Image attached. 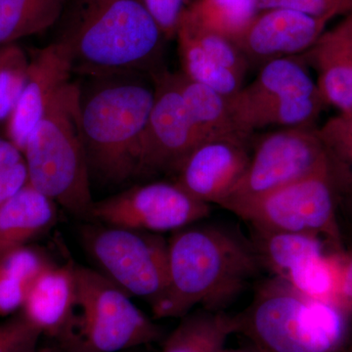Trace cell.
Listing matches in <instances>:
<instances>
[{"mask_svg":"<svg viewBox=\"0 0 352 352\" xmlns=\"http://www.w3.org/2000/svg\"><path fill=\"white\" fill-rule=\"evenodd\" d=\"M57 44L74 73L105 76L161 73L163 32L140 0H69Z\"/></svg>","mask_w":352,"mask_h":352,"instance_id":"1","label":"cell"},{"mask_svg":"<svg viewBox=\"0 0 352 352\" xmlns=\"http://www.w3.org/2000/svg\"><path fill=\"white\" fill-rule=\"evenodd\" d=\"M168 285L155 319L182 318L197 305L222 311L261 267L254 244L226 227L189 226L168 241Z\"/></svg>","mask_w":352,"mask_h":352,"instance_id":"2","label":"cell"},{"mask_svg":"<svg viewBox=\"0 0 352 352\" xmlns=\"http://www.w3.org/2000/svg\"><path fill=\"white\" fill-rule=\"evenodd\" d=\"M141 74L95 76L80 87V127L90 179L119 185L140 175L143 136L155 99Z\"/></svg>","mask_w":352,"mask_h":352,"instance_id":"3","label":"cell"},{"mask_svg":"<svg viewBox=\"0 0 352 352\" xmlns=\"http://www.w3.org/2000/svg\"><path fill=\"white\" fill-rule=\"evenodd\" d=\"M237 319L238 333L259 352H340L349 331L344 305L308 298L277 277Z\"/></svg>","mask_w":352,"mask_h":352,"instance_id":"4","label":"cell"},{"mask_svg":"<svg viewBox=\"0 0 352 352\" xmlns=\"http://www.w3.org/2000/svg\"><path fill=\"white\" fill-rule=\"evenodd\" d=\"M80 87L58 91L28 138L24 154L29 182L76 217H88L92 201L82 127Z\"/></svg>","mask_w":352,"mask_h":352,"instance_id":"5","label":"cell"},{"mask_svg":"<svg viewBox=\"0 0 352 352\" xmlns=\"http://www.w3.org/2000/svg\"><path fill=\"white\" fill-rule=\"evenodd\" d=\"M75 293L56 340L63 352H120L161 339L162 329L98 270L74 263Z\"/></svg>","mask_w":352,"mask_h":352,"instance_id":"6","label":"cell"},{"mask_svg":"<svg viewBox=\"0 0 352 352\" xmlns=\"http://www.w3.org/2000/svg\"><path fill=\"white\" fill-rule=\"evenodd\" d=\"M228 104L238 131L248 136L268 126H314L326 106L305 59L298 56L263 65Z\"/></svg>","mask_w":352,"mask_h":352,"instance_id":"7","label":"cell"},{"mask_svg":"<svg viewBox=\"0 0 352 352\" xmlns=\"http://www.w3.org/2000/svg\"><path fill=\"white\" fill-rule=\"evenodd\" d=\"M82 238L99 272L129 295L147 300L151 307L166 295L168 241L162 234L103 224L85 226Z\"/></svg>","mask_w":352,"mask_h":352,"instance_id":"8","label":"cell"},{"mask_svg":"<svg viewBox=\"0 0 352 352\" xmlns=\"http://www.w3.org/2000/svg\"><path fill=\"white\" fill-rule=\"evenodd\" d=\"M332 157L314 126L287 127L254 143L244 175L220 207L231 212L327 168Z\"/></svg>","mask_w":352,"mask_h":352,"instance_id":"9","label":"cell"},{"mask_svg":"<svg viewBox=\"0 0 352 352\" xmlns=\"http://www.w3.org/2000/svg\"><path fill=\"white\" fill-rule=\"evenodd\" d=\"M339 173L332 164L275 190L234 214L258 232H292L339 239L335 214Z\"/></svg>","mask_w":352,"mask_h":352,"instance_id":"10","label":"cell"},{"mask_svg":"<svg viewBox=\"0 0 352 352\" xmlns=\"http://www.w3.org/2000/svg\"><path fill=\"white\" fill-rule=\"evenodd\" d=\"M210 214V205L177 183L153 182L94 201L88 217L106 226L162 234L195 224Z\"/></svg>","mask_w":352,"mask_h":352,"instance_id":"11","label":"cell"},{"mask_svg":"<svg viewBox=\"0 0 352 352\" xmlns=\"http://www.w3.org/2000/svg\"><path fill=\"white\" fill-rule=\"evenodd\" d=\"M155 99L143 136L140 175L176 173L203 140L190 118L175 74L152 76Z\"/></svg>","mask_w":352,"mask_h":352,"instance_id":"12","label":"cell"},{"mask_svg":"<svg viewBox=\"0 0 352 352\" xmlns=\"http://www.w3.org/2000/svg\"><path fill=\"white\" fill-rule=\"evenodd\" d=\"M252 136L220 135L197 146L178 168L176 183L203 203L220 205L244 175Z\"/></svg>","mask_w":352,"mask_h":352,"instance_id":"13","label":"cell"},{"mask_svg":"<svg viewBox=\"0 0 352 352\" xmlns=\"http://www.w3.org/2000/svg\"><path fill=\"white\" fill-rule=\"evenodd\" d=\"M329 22L285 7L261 9L232 43L250 66H263L307 52L320 38Z\"/></svg>","mask_w":352,"mask_h":352,"instance_id":"14","label":"cell"},{"mask_svg":"<svg viewBox=\"0 0 352 352\" xmlns=\"http://www.w3.org/2000/svg\"><path fill=\"white\" fill-rule=\"evenodd\" d=\"M73 68L63 50L52 43L30 59L27 82L8 119L7 135L24 151L28 138L61 88L71 82Z\"/></svg>","mask_w":352,"mask_h":352,"instance_id":"15","label":"cell"},{"mask_svg":"<svg viewBox=\"0 0 352 352\" xmlns=\"http://www.w3.org/2000/svg\"><path fill=\"white\" fill-rule=\"evenodd\" d=\"M74 293V263H50L28 289L20 311L43 335L57 340L68 320Z\"/></svg>","mask_w":352,"mask_h":352,"instance_id":"16","label":"cell"},{"mask_svg":"<svg viewBox=\"0 0 352 352\" xmlns=\"http://www.w3.org/2000/svg\"><path fill=\"white\" fill-rule=\"evenodd\" d=\"M316 69V85L326 106L340 115L352 116V50L339 28L324 32L305 53Z\"/></svg>","mask_w":352,"mask_h":352,"instance_id":"17","label":"cell"},{"mask_svg":"<svg viewBox=\"0 0 352 352\" xmlns=\"http://www.w3.org/2000/svg\"><path fill=\"white\" fill-rule=\"evenodd\" d=\"M56 205L31 183L0 205V256L27 245L56 220Z\"/></svg>","mask_w":352,"mask_h":352,"instance_id":"18","label":"cell"},{"mask_svg":"<svg viewBox=\"0 0 352 352\" xmlns=\"http://www.w3.org/2000/svg\"><path fill=\"white\" fill-rule=\"evenodd\" d=\"M238 329L237 316L224 311L204 309L187 314L166 338L162 352H221Z\"/></svg>","mask_w":352,"mask_h":352,"instance_id":"19","label":"cell"},{"mask_svg":"<svg viewBox=\"0 0 352 352\" xmlns=\"http://www.w3.org/2000/svg\"><path fill=\"white\" fill-rule=\"evenodd\" d=\"M254 244L261 266L286 280L312 258L324 254L319 236L305 233L258 232Z\"/></svg>","mask_w":352,"mask_h":352,"instance_id":"20","label":"cell"},{"mask_svg":"<svg viewBox=\"0 0 352 352\" xmlns=\"http://www.w3.org/2000/svg\"><path fill=\"white\" fill-rule=\"evenodd\" d=\"M175 78L187 112L203 142L220 135L243 134L234 122L228 99L182 73L175 74Z\"/></svg>","mask_w":352,"mask_h":352,"instance_id":"21","label":"cell"},{"mask_svg":"<svg viewBox=\"0 0 352 352\" xmlns=\"http://www.w3.org/2000/svg\"><path fill=\"white\" fill-rule=\"evenodd\" d=\"M69 0H0V47L47 31L59 23Z\"/></svg>","mask_w":352,"mask_h":352,"instance_id":"22","label":"cell"},{"mask_svg":"<svg viewBox=\"0 0 352 352\" xmlns=\"http://www.w3.org/2000/svg\"><path fill=\"white\" fill-rule=\"evenodd\" d=\"M50 263L43 252L27 245L0 256V316L22 309L28 289Z\"/></svg>","mask_w":352,"mask_h":352,"instance_id":"23","label":"cell"},{"mask_svg":"<svg viewBox=\"0 0 352 352\" xmlns=\"http://www.w3.org/2000/svg\"><path fill=\"white\" fill-rule=\"evenodd\" d=\"M258 11V0H190L182 18L233 41Z\"/></svg>","mask_w":352,"mask_h":352,"instance_id":"24","label":"cell"},{"mask_svg":"<svg viewBox=\"0 0 352 352\" xmlns=\"http://www.w3.org/2000/svg\"><path fill=\"white\" fill-rule=\"evenodd\" d=\"M175 38L183 75L212 88L227 99L237 94L244 87V78L217 63L199 45L184 25H179Z\"/></svg>","mask_w":352,"mask_h":352,"instance_id":"25","label":"cell"},{"mask_svg":"<svg viewBox=\"0 0 352 352\" xmlns=\"http://www.w3.org/2000/svg\"><path fill=\"white\" fill-rule=\"evenodd\" d=\"M30 59L16 43L0 47V120L9 119L27 82Z\"/></svg>","mask_w":352,"mask_h":352,"instance_id":"26","label":"cell"},{"mask_svg":"<svg viewBox=\"0 0 352 352\" xmlns=\"http://www.w3.org/2000/svg\"><path fill=\"white\" fill-rule=\"evenodd\" d=\"M318 133L338 170H349L340 175L352 192V116L331 118Z\"/></svg>","mask_w":352,"mask_h":352,"instance_id":"27","label":"cell"},{"mask_svg":"<svg viewBox=\"0 0 352 352\" xmlns=\"http://www.w3.org/2000/svg\"><path fill=\"white\" fill-rule=\"evenodd\" d=\"M180 24L188 30L199 45L210 56L214 58L217 63L222 65L224 68L230 69L241 78H245L250 65L244 55L236 47L232 41L219 36V34L201 30L200 28L192 25L184 18H182Z\"/></svg>","mask_w":352,"mask_h":352,"instance_id":"28","label":"cell"},{"mask_svg":"<svg viewBox=\"0 0 352 352\" xmlns=\"http://www.w3.org/2000/svg\"><path fill=\"white\" fill-rule=\"evenodd\" d=\"M29 182L24 154L10 140L0 138V205Z\"/></svg>","mask_w":352,"mask_h":352,"instance_id":"29","label":"cell"},{"mask_svg":"<svg viewBox=\"0 0 352 352\" xmlns=\"http://www.w3.org/2000/svg\"><path fill=\"white\" fill-rule=\"evenodd\" d=\"M41 336L20 311L0 324V352H31L38 349Z\"/></svg>","mask_w":352,"mask_h":352,"instance_id":"30","label":"cell"},{"mask_svg":"<svg viewBox=\"0 0 352 352\" xmlns=\"http://www.w3.org/2000/svg\"><path fill=\"white\" fill-rule=\"evenodd\" d=\"M259 10L285 7L314 17L331 21L352 13V0H258Z\"/></svg>","mask_w":352,"mask_h":352,"instance_id":"31","label":"cell"},{"mask_svg":"<svg viewBox=\"0 0 352 352\" xmlns=\"http://www.w3.org/2000/svg\"><path fill=\"white\" fill-rule=\"evenodd\" d=\"M163 32L164 38H175L183 12L190 0H140Z\"/></svg>","mask_w":352,"mask_h":352,"instance_id":"32","label":"cell"},{"mask_svg":"<svg viewBox=\"0 0 352 352\" xmlns=\"http://www.w3.org/2000/svg\"><path fill=\"white\" fill-rule=\"evenodd\" d=\"M340 295L344 307H352V256L344 261Z\"/></svg>","mask_w":352,"mask_h":352,"instance_id":"33","label":"cell"},{"mask_svg":"<svg viewBox=\"0 0 352 352\" xmlns=\"http://www.w3.org/2000/svg\"><path fill=\"white\" fill-rule=\"evenodd\" d=\"M337 27L344 34L347 43H349V47L352 50V13L346 16L344 19L337 25Z\"/></svg>","mask_w":352,"mask_h":352,"instance_id":"34","label":"cell"},{"mask_svg":"<svg viewBox=\"0 0 352 352\" xmlns=\"http://www.w3.org/2000/svg\"><path fill=\"white\" fill-rule=\"evenodd\" d=\"M31 352H63L59 346L54 347H43V349H36Z\"/></svg>","mask_w":352,"mask_h":352,"instance_id":"35","label":"cell"},{"mask_svg":"<svg viewBox=\"0 0 352 352\" xmlns=\"http://www.w3.org/2000/svg\"><path fill=\"white\" fill-rule=\"evenodd\" d=\"M221 352H259L256 349H224Z\"/></svg>","mask_w":352,"mask_h":352,"instance_id":"36","label":"cell"},{"mask_svg":"<svg viewBox=\"0 0 352 352\" xmlns=\"http://www.w3.org/2000/svg\"><path fill=\"white\" fill-rule=\"evenodd\" d=\"M120 352H140V351H134V349H129V351H120Z\"/></svg>","mask_w":352,"mask_h":352,"instance_id":"37","label":"cell"},{"mask_svg":"<svg viewBox=\"0 0 352 352\" xmlns=\"http://www.w3.org/2000/svg\"><path fill=\"white\" fill-rule=\"evenodd\" d=\"M351 193L352 194V192H351Z\"/></svg>","mask_w":352,"mask_h":352,"instance_id":"38","label":"cell"}]
</instances>
